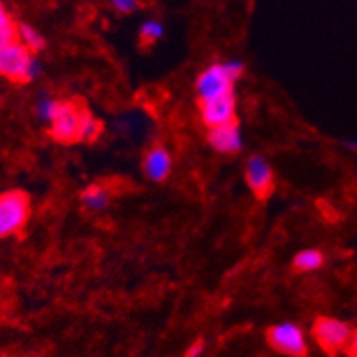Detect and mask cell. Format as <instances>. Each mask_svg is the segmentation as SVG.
<instances>
[{"label": "cell", "instance_id": "6da1fadb", "mask_svg": "<svg viewBox=\"0 0 357 357\" xmlns=\"http://www.w3.org/2000/svg\"><path fill=\"white\" fill-rule=\"evenodd\" d=\"M245 66L242 61L229 59L224 63L210 64L199 73L196 80V95L199 102L219 98L235 93L236 80L242 79Z\"/></svg>", "mask_w": 357, "mask_h": 357}, {"label": "cell", "instance_id": "7a4b0ae2", "mask_svg": "<svg viewBox=\"0 0 357 357\" xmlns=\"http://www.w3.org/2000/svg\"><path fill=\"white\" fill-rule=\"evenodd\" d=\"M0 75L15 82H31L41 75V63L18 40L0 48Z\"/></svg>", "mask_w": 357, "mask_h": 357}, {"label": "cell", "instance_id": "3957f363", "mask_svg": "<svg viewBox=\"0 0 357 357\" xmlns=\"http://www.w3.org/2000/svg\"><path fill=\"white\" fill-rule=\"evenodd\" d=\"M31 215V201L22 190L0 196V238L13 236L25 228Z\"/></svg>", "mask_w": 357, "mask_h": 357}, {"label": "cell", "instance_id": "277c9868", "mask_svg": "<svg viewBox=\"0 0 357 357\" xmlns=\"http://www.w3.org/2000/svg\"><path fill=\"white\" fill-rule=\"evenodd\" d=\"M352 333L343 320L331 317H320L313 326L314 342L327 354H337L347 349Z\"/></svg>", "mask_w": 357, "mask_h": 357}, {"label": "cell", "instance_id": "5b68a950", "mask_svg": "<svg viewBox=\"0 0 357 357\" xmlns=\"http://www.w3.org/2000/svg\"><path fill=\"white\" fill-rule=\"evenodd\" d=\"M84 107L75 102H61L59 110L50 123V134L61 144L80 142V121H82Z\"/></svg>", "mask_w": 357, "mask_h": 357}, {"label": "cell", "instance_id": "8992f818", "mask_svg": "<svg viewBox=\"0 0 357 357\" xmlns=\"http://www.w3.org/2000/svg\"><path fill=\"white\" fill-rule=\"evenodd\" d=\"M267 342L275 352L290 357H304L307 354L306 336L303 329L291 322L278 324L267 331Z\"/></svg>", "mask_w": 357, "mask_h": 357}, {"label": "cell", "instance_id": "52a82bcc", "mask_svg": "<svg viewBox=\"0 0 357 357\" xmlns=\"http://www.w3.org/2000/svg\"><path fill=\"white\" fill-rule=\"evenodd\" d=\"M245 183L258 199H268L275 190V174L268 160L261 155H251L245 164Z\"/></svg>", "mask_w": 357, "mask_h": 357}, {"label": "cell", "instance_id": "ba28073f", "mask_svg": "<svg viewBox=\"0 0 357 357\" xmlns=\"http://www.w3.org/2000/svg\"><path fill=\"white\" fill-rule=\"evenodd\" d=\"M206 141H208L210 148L215 149L217 153L235 155L243 148V132L235 119V121H229L226 125L208 128Z\"/></svg>", "mask_w": 357, "mask_h": 357}, {"label": "cell", "instance_id": "9c48e42d", "mask_svg": "<svg viewBox=\"0 0 357 357\" xmlns=\"http://www.w3.org/2000/svg\"><path fill=\"white\" fill-rule=\"evenodd\" d=\"M199 114L203 123L208 128L219 125H226L229 121L236 119V98L235 93L226 96H219V98L206 100V102H199Z\"/></svg>", "mask_w": 357, "mask_h": 357}, {"label": "cell", "instance_id": "30bf717a", "mask_svg": "<svg viewBox=\"0 0 357 357\" xmlns=\"http://www.w3.org/2000/svg\"><path fill=\"white\" fill-rule=\"evenodd\" d=\"M142 171L149 181L162 183L173 171V155L165 146H153L142 158Z\"/></svg>", "mask_w": 357, "mask_h": 357}, {"label": "cell", "instance_id": "8fae6325", "mask_svg": "<svg viewBox=\"0 0 357 357\" xmlns=\"http://www.w3.org/2000/svg\"><path fill=\"white\" fill-rule=\"evenodd\" d=\"M84 208L91 210V212H102L110 204V190L103 185L93 183L82 190L80 196Z\"/></svg>", "mask_w": 357, "mask_h": 357}, {"label": "cell", "instance_id": "7c38bea8", "mask_svg": "<svg viewBox=\"0 0 357 357\" xmlns=\"http://www.w3.org/2000/svg\"><path fill=\"white\" fill-rule=\"evenodd\" d=\"M326 261V256L318 249H304V251L297 252L294 258V267L298 272H314L322 267Z\"/></svg>", "mask_w": 357, "mask_h": 357}, {"label": "cell", "instance_id": "4fadbf2b", "mask_svg": "<svg viewBox=\"0 0 357 357\" xmlns=\"http://www.w3.org/2000/svg\"><path fill=\"white\" fill-rule=\"evenodd\" d=\"M16 40L31 52H40L45 47V38L32 25H16Z\"/></svg>", "mask_w": 357, "mask_h": 357}, {"label": "cell", "instance_id": "5bb4252c", "mask_svg": "<svg viewBox=\"0 0 357 357\" xmlns=\"http://www.w3.org/2000/svg\"><path fill=\"white\" fill-rule=\"evenodd\" d=\"M165 34V27L158 18H148L142 22L141 29H139V38L144 45H155L160 41Z\"/></svg>", "mask_w": 357, "mask_h": 357}, {"label": "cell", "instance_id": "9a60e30c", "mask_svg": "<svg viewBox=\"0 0 357 357\" xmlns=\"http://www.w3.org/2000/svg\"><path fill=\"white\" fill-rule=\"evenodd\" d=\"M102 134V123L98 118L84 109L82 121H80V142H95Z\"/></svg>", "mask_w": 357, "mask_h": 357}, {"label": "cell", "instance_id": "2e32d148", "mask_svg": "<svg viewBox=\"0 0 357 357\" xmlns=\"http://www.w3.org/2000/svg\"><path fill=\"white\" fill-rule=\"evenodd\" d=\"M61 100L54 98L50 95H41L36 102V116L41 119L43 123H52L54 121L57 110H59Z\"/></svg>", "mask_w": 357, "mask_h": 357}, {"label": "cell", "instance_id": "e0dca14e", "mask_svg": "<svg viewBox=\"0 0 357 357\" xmlns=\"http://www.w3.org/2000/svg\"><path fill=\"white\" fill-rule=\"evenodd\" d=\"M109 2L116 11L123 15H130L139 8V0H109Z\"/></svg>", "mask_w": 357, "mask_h": 357}, {"label": "cell", "instance_id": "ac0fdd59", "mask_svg": "<svg viewBox=\"0 0 357 357\" xmlns=\"http://www.w3.org/2000/svg\"><path fill=\"white\" fill-rule=\"evenodd\" d=\"M13 27H16V25L13 24L11 15H9L6 6L2 4V0H0V32L8 31V29H13Z\"/></svg>", "mask_w": 357, "mask_h": 357}, {"label": "cell", "instance_id": "d6986e66", "mask_svg": "<svg viewBox=\"0 0 357 357\" xmlns=\"http://www.w3.org/2000/svg\"><path fill=\"white\" fill-rule=\"evenodd\" d=\"M347 352L349 357H357V331H354L352 336H350V342L347 345Z\"/></svg>", "mask_w": 357, "mask_h": 357}, {"label": "cell", "instance_id": "ffe728a7", "mask_svg": "<svg viewBox=\"0 0 357 357\" xmlns=\"http://www.w3.org/2000/svg\"><path fill=\"white\" fill-rule=\"evenodd\" d=\"M201 352H203V343H197V345H194L192 349H190L189 357H199Z\"/></svg>", "mask_w": 357, "mask_h": 357}, {"label": "cell", "instance_id": "44dd1931", "mask_svg": "<svg viewBox=\"0 0 357 357\" xmlns=\"http://www.w3.org/2000/svg\"><path fill=\"white\" fill-rule=\"evenodd\" d=\"M347 148H349L350 151H356V153H357V139H352V141H347Z\"/></svg>", "mask_w": 357, "mask_h": 357}]
</instances>
